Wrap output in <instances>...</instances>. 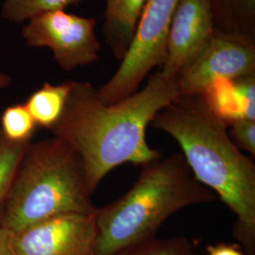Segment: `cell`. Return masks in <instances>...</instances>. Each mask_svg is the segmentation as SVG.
<instances>
[{"label":"cell","instance_id":"cell-1","mask_svg":"<svg viewBox=\"0 0 255 255\" xmlns=\"http://www.w3.org/2000/svg\"><path fill=\"white\" fill-rule=\"evenodd\" d=\"M181 96L176 79L160 71L132 95L113 104L99 99L89 82H72L62 117L49 130L82 161L92 194L104 177L123 164H147L162 157L146 142L155 116Z\"/></svg>","mask_w":255,"mask_h":255},{"label":"cell","instance_id":"cell-2","mask_svg":"<svg viewBox=\"0 0 255 255\" xmlns=\"http://www.w3.org/2000/svg\"><path fill=\"white\" fill-rule=\"evenodd\" d=\"M150 126L177 141L194 177L236 216L235 237L254 255L255 164L233 142L228 124L202 95H181L155 116Z\"/></svg>","mask_w":255,"mask_h":255},{"label":"cell","instance_id":"cell-3","mask_svg":"<svg viewBox=\"0 0 255 255\" xmlns=\"http://www.w3.org/2000/svg\"><path fill=\"white\" fill-rule=\"evenodd\" d=\"M216 198L194 177L182 152L143 164L136 182L124 196L97 210L96 255H119L154 239L177 211Z\"/></svg>","mask_w":255,"mask_h":255},{"label":"cell","instance_id":"cell-4","mask_svg":"<svg viewBox=\"0 0 255 255\" xmlns=\"http://www.w3.org/2000/svg\"><path fill=\"white\" fill-rule=\"evenodd\" d=\"M82 161L57 137L27 144L1 219L11 233L64 214H96Z\"/></svg>","mask_w":255,"mask_h":255},{"label":"cell","instance_id":"cell-5","mask_svg":"<svg viewBox=\"0 0 255 255\" xmlns=\"http://www.w3.org/2000/svg\"><path fill=\"white\" fill-rule=\"evenodd\" d=\"M180 0H146L127 52L109 81L97 89L99 99L113 104L132 95L166 56L167 35Z\"/></svg>","mask_w":255,"mask_h":255},{"label":"cell","instance_id":"cell-6","mask_svg":"<svg viewBox=\"0 0 255 255\" xmlns=\"http://www.w3.org/2000/svg\"><path fill=\"white\" fill-rule=\"evenodd\" d=\"M96 25L94 18L59 9L30 19L22 35L27 46L49 48L59 66L70 71L99 60L101 45Z\"/></svg>","mask_w":255,"mask_h":255},{"label":"cell","instance_id":"cell-7","mask_svg":"<svg viewBox=\"0 0 255 255\" xmlns=\"http://www.w3.org/2000/svg\"><path fill=\"white\" fill-rule=\"evenodd\" d=\"M255 76V39L216 29L208 45L176 78L181 95H201L218 79Z\"/></svg>","mask_w":255,"mask_h":255},{"label":"cell","instance_id":"cell-8","mask_svg":"<svg viewBox=\"0 0 255 255\" xmlns=\"http://www.w3.org/2000/svg\"><path fill=\"white\" fill-rule=\"evenodd\" d=\"M96 214H64L12 233L16 255H97Z\"/></svg>","mask_w":255,"mask_h":255},{"label":"cell","instance_id":"cell-9","mask_svg":"<svg viewBox=\"0 0 255 255\" xmlns=\"http://www.w3.org/2000/svg\"><path fill=\"white\" fill-rule=\"evenodd\" d=\"M217 29L212 0H180L170 24L160 72L176 79L208 45Z\"/></svg>","mask_w":255,"mask_h":255},{"label":"cell","instance_id":"cell-10","mask_svg":"<svg viewBox=\"0 0 255 255\" xmlns=\"http://www.w3.org/2000/svg\"><path fill=\"white\" fill-rule=\"evenodd\" d=\"M201 95L210 109L228 126L238 119L255 121V76L218 79Z\"/></svg>","mask_w":255,"mask_h":255},{"label":"cell","instance_id":"cell-11","mask_svg":"<svg viewBox=\"0 0 255 255\" xmlns=\"http://www.w3.org/2000/svg\"><path fill=\"white\" fill-rule=\"evenodd\" d=\"M103 34L114 57L121 61L131 43L146 0H105Z\"/></svg>","mask_w":255,"mask_h":255},{"label":"cell","instance_id":"cell-12","mask_svg":"<svg viewBox=\"0 0 255 255\" xmlns=\"http://www.w3.org/2000/svg\"><path fill=\"white\" fill-rule=\"evenodd\" d=\"M73 81L51 84L46 82L24 103L37 126L50 129L64 113Z\"/></svg>","mask_w":255,"mask_h":255},{"label":"cell","instance_id":"cell-13","mask_svg":"<svg viewBox=\"0 0 255 255\" xmlns=\"http://www.w3.org/2000/svg\"><path fill=\"white\" fill-rule=\"evenodd\" d=\"M217 29L255 39V0H212Z\"/></svg>","mask_w":255,"mask_h":255},{"label":"cell","instance_id":"cell-14","mask_svg":"<svg viewBox=\"0 0 255 255\" xmlns=\"http://www.w3.org/2000/svg\"><path fill=\"white\" fill-rule=\"evenodd\" d=\"M83 0H5L1 14L10 22L29 21L46 12L66 9Z\"/></svg>","mask_w":255,"mask_h":255},{"label":"cell","instance_id":"cell-15","mask_svg":"<svg viewBox=\"0 0 255 255\" xmlns=\"http://www.w3.org/2000/svg\"><path fill=\"white\" fill-rule=\"evenodd\" d=\"M37 125L24 103L8 106L0 118V132L13 143H28Z\"/></svg>","mask_w":255,"mask_h":255},{"label":"cell","instance_id":"cell-16","mask_svg":"<svg viewBox=\"0 0 255 255\" xmlns=\"http://www.w3.org/2000/svg\"><path fill=\"white\" fill-rule=\"evenodd\" d=\"M28 143L10 142L0 132V207L9 193L19 162Z\"/></svg>","mask_w":255,"mask_h":255},{"label":"cell","instance_id":"cell-17","mask_svg":"<svg viewBox=\"0 0 255 255\" xmlns=\"http://www.w3.org/2000/svg\"><path fill=\"white\" fill-rule=\"evenodd\" d=\"M193 245L185 237L151 239L117 255H192Z\"/></svg>","mask_w":255,"mask_h":255},{"label":"cell","instance_id":"cell-18","mask_svg":"<svg viewBox=\"0 0 255 255\" xmlns=\"http://www.w3.org/2000/svg\"><path fill=\"white\" fill-rule=\"evenodd\" d=\"M229 135L239 148H243L255 157V121L238 119L229 125Z\"/></svg>","mask_w":255,"mask_h":255},{"label":"cell","instance_id":"cell-19","mask_svg":"<svg viewBox=\"0 0 255 255\" xmlns=\"http://www.w3.org/2000/svg\"><path fill=\"white\" fill-rule=\"evenodd\" d=\"M11 236L12 233L3 224L0 213V255H16L11 244Z\"/></svg>","mask_w":255,"mask_h":255},{"label":"cell","instance_id":"cell-20","mask_svg":"<svg viewBox=\"0 0 255 255\" xmlns=\"http://www.w3.org/2000/svg\"><path fill=\"white\" fill-rule=\"evenodd\" d=\"M209 255H246L237 247L231 246L227 244H218L208 247L207 249Z\"/></svg>","mask_w":255,"mask_h":255},{"label":"cell","instance_id":"cell-21","mask_svg":"<svg viewBox=\"0 0 255 255\" xmlns=\"http://www.w3.org/2000/svg\"><path fill=\"white\" fill-rule=\"evenodd\" d=\"M9 83H10V78L9 75L0 73V89L9 86Z\"/></svg>","mask_w":255,"mask_h":255}]
</instances>
